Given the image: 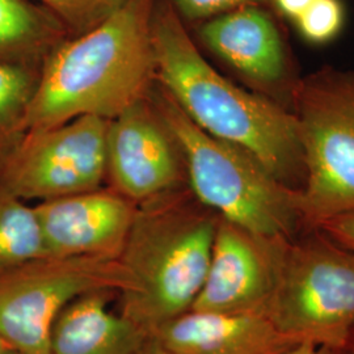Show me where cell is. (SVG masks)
I'll use <instances>...</instances> for the list:
<instances>
[{
  "label": "cell",
  "instance_id": "6da1fadb",
  "mask_svg": "<svg viewBox=\"0 0 354 354\" xmlns=\"http://www.w3.org/2000/svg\"><path fill=\"white\" fill-rule=\"evenodd\" d=\"M152 0H125L100 24L45 58L20 130L41 131L82 115L113 120L145 100L155 79Z\"/></svg>",
  "mask_w": 354,
  "mask_h": 354
},
{
  "label": "cell",
  "instance_id": "7a4b0ae2",
  "mask_svg": "<svg viewBox=\"0 0 354 354\" xmlns=\"http://www.w3.org/2000/svg\"><path fill=\"white\" fill-rule=\"evenodd\" d=\"M152 48L158 84L197 127L250 152L282 184L299 190L304 150L294 114L221 75L169 7L153 15Z\"/></svg>",
  "mask_w": 354,
  "mask_h": 354
},
{
  "label": "cell",
  "instance_id": "3957f363",
  "mask_svg": "<svg viewBox=\"0 0 354 354\" xmlns=\"http://www.w3.org/2000/svg\"><path fill=\"white\" fill-rule=\"evenodd\" d=\"M218 222L183 188L137 203L120 256L133 279L121 294V314L146 335L192 308L207 274Z\"/></svg>",
  "mask_w": 354,
  "mask_h": 354
},
{
  "label": "cell",
  "instance_id": "277c9868",
  "mask_svg": "<svg viewBox=\"0 0 354 354\" xmlns=\"http://www.w3.org/2000/svg\"><path fill=\"white\" fill-rule=\"evenodd\" d=\"M155 89L149 102L176 142L197 201L256 236L294 239L306 225L299 190L282 184L250 152L203 131L159 84Z\"/></svg>",
  "mask_w": 354,
  "mask_h": 354
},
{
  "label": "cell",
  "instance_id": "5b68a950",
  "mask_svg": "<svg viewBox=\"0 0 354 354\" xmlns=\"http://www.w3.org/2000/svg\"><path fill=\"white\" fill-rule=\"evenodd\" d=\"M315 230L282 243L266 317L297 344L345 351L354 333V252Z\"/></svg>",
  "mask_w": 354,
  "mask_h": 354
},
{
  "label": "cell",
  "instance_id": "8992f818",
  "mask_svg": "<svg viewBox=\"0 0 354 354\" xmlns=\"http://www.w3.org/2000/svg\"><path fill=\"white\" fill-rule=\"evenodd\" d=\"M133 279L120 259L42 256L0 266V337L17 352L50 354L64 308L93 291L127 292Z\"/></svg>",
  "mask_w": 354,
  "mask_h": 354
},
{
  "label": "cell",
  "instance_id": "52a82bcc",
  "mask_svg": "<svg viewBox=\"0 0 354 354\" xmlns=\"http://www.w3.org/2000/svg\"><path fill=\"white\" fill-rule=\"evenodd\" d=\"M304 150L299 209L314 227L354 212V76L322 73L294 91Z\"/></svg>",
  "mask_w": 354,
  "mask_h": 354
},
{
  "label": "cell",
  "instance_id": "ba28073f",
  "mask_svg": "<svg viewBox=\"0 0 354 354\" xmlns=\"http://www.w3.org/2000/svg\"><path fill=\"white\" fill-rule=\"evenodd\" d=\"M109 122L82 115L58 127L26 133L1 168L0 187L24 201L39 203L102 188Z\"/></svg>",
  "mask_w": 354,
  "mask_h": 354
},
{
  "label": "cell",
  "instance_id": "9c48e42d",
  "mask_svg": "<svg viewBox=\"0 0 354 354\" xmlns=\"http://www.w3.org/2000/svg\"><path fill=\"white\" fill-rule=\"evenodd\" d=\"M185 168L176 142L149 97L109 122L106 177L134 203L180 189Z\"/></svg>",
  "mask_w": 354,
  "mask_h": 354
},
{
  "label": "cell",
  "instance_id": "30bf717a",
  "mask_svg": "<svg viewBox=\"0 0 354 354\" xmlns=\"http://www.w3.org/2000/svg\"><path fill=\"white\" fill-rule=\"evenodd\" d=\"M286 239H266L219 218L207 274L190 310L266 315Z\"/></svg>",
  "mask_w": 354,
  "mask_h": 354
},
{
  "label": "cell",
  "instance_id": "8fae6325",
  "mask_svg": "<svg viewBox=\"0 0 354 354\" xmlns=\"http://www.w3.org/2000/svg\"><path fill=\"white\" fill-rule=\"evenodd\" d=\"M35 207L49 256L120 259L137 203L113 188H97Z\"/></svg>",
  "mask_w": 354,
  "mask_h": 354
},
{
  "label": "cell",
  "instance_id": "7c38bea8",
  "mask_svg": "<svg viewBox=\"0 0 354 354\" xmlns=\"http://www.w3.org/2000/svg\"><path fill=\"white\" fill-rule=\"evenodd\" d=\"M178 354H282L297 342L261 314L188 310L150 333Z\"/></svg>",
  "mask_w": 354,
  "mask_h": 354
},
{
  "label": "cell",
  "instance_id": "4fadbf2b",
  "mask_svg": "<svg viewBox=\"0 0 354 354\" xmlns=\"http://www.w3.org/2000/svg\"><path fill=\"white\" fill-rule=\"evenodd\" d=\"M200 36L215 55L259 86H276L286 75L285 46L279 28L257 4L210 19Z\"/></svg>",
  "mask_w": 354,
  "mask_h": 354
},
{
  "label": "cell",
  "instance_id": "5bb4252c",
  "mask_svg": "<svg viewBox=\"0 0 354 354\" xmlns=\"http://www.w3.org/2000/svg\"><path fill=\"white\" fill-rule=\"evenodd\" d=\"M112 291H93L68 304L57 319L50 354H140L146 333L108 308Z\"/></svg>",
  "mask_w": 354,
  "mask_h": 354
},
{
  "label": "cell",
  "instance_id": "9a60e30c",
  "mask_svg": "<svg viewBox=\"0 0 354 354\" xmlns=\"http://www.w3.org/2000/svg\"><path fill=\"white\" fill-rule=\"evenodd\" d=\"M61 23L26 0H0V57L38 54L58 36Z\"/></svg>",
  "mask_w": 354,
  "mask_h": 354
},
{
  "label": "cell",
  "instance_id": "2e32d148",
  "mask_svg": "<svg viewBox=\"0 0 354 354\" xmlns=\"http://www.w3.org/2000/svg\"><path fill=\"white\" fill-rule=\"evenodd\" d=\"M49 256L35 206L0 187V266Z\"/></svg>",
  "mask_w": 354,
  "mask_h": 354
},
{
  "label": "cell",
  "instance_id": "e0dca14e",
  "mask_svg": "<svg viewBox=\"0 0 354 354\" xmlns=\"http://www.w3.org/2000/svg\"><path fill=\"white\" fill-rule=\"evenodd\" d=\"M61 26L76 36L100 24L125 0H38Z\"/></svg>",
  "mask_w": 354,
  "mask_h": 354
},
{
  "label": "cell",
  "instance_id": "ac0fdd59",
  "mask_svg": "<svg viewBox=\"0 0 354 354\" xmlns=\"http://www.w3.org/2000/svg\"><path fill=\"white\" fill-rule=\"evenodd\" d=\"M36 82L26 67L0 62V125L15 121L20 127Z\"/></svg>",
  "mask_w": 354,
  "mask_h": 354
},
{
  "label": "cell",
  "instance_id": "d6986e66",
  "mask_svg": "<svg viewBox=\"0 0 354 354\" xmlns=\"http://www.w3.org/2000/svg\"><path fill=\"white\" fill-rule=\"evenodd\" d=\"M344 7L340 0H315L295 24L304 39L326 44L336 37L344 26Z\"/></svg>",
  "mask_w": 354,
  "mask_h": 354
},
{
  "label": "cell",
  "instance_id": "ffe728a7",
  "mask_svg": "<svg viewBox=\"0 0 354 354\" xmlns=\"http://www.w3.org/2000/svg\"><path fill=\"white\" fill-rule=\"evenodd\" d=\"M178 12L188 20L213 19L243 6L259 4L261 0H174Z\"/></svg>",
  "mask_w": 354,
  "mask_h": 354
},
{
  "label": "cell",
  "instance_id": "44dd1931",
  "mask_svg": "<svg viewBox=\"0 0 354 354\" xmlns=\"http://www.w3.org/2000/svg\"><path fill=\"white\" fill-rule=\"evenodd\" d=\"M313 228H317L329 239L354 252V212L330 216L317 222Z\"/></svg>",
  "mask_w": 354,
  "mask_h": 354
},
{
  "label": "cell",
  "instance_id": "7402d4cb",
  "mask_svg": "<svg viewBox=\"0 0 354 354\" xmlns=\"http://www.w3.org/2000/svg\"><path fill=\"white\" fill-rule=\"evenodd\" d=\"M315 0H273L274 6L283 16L297 20Z\"/></svg>",
  "mask_w": 354,
  "mask_h": 354
},
{
  "label": "cell",
  "instance_id": "603a6c76",
  "mask_svg": "<svg viewBox=\"0 0 354 354\" xmlns=\"http://www.w3.org/2000/svg\"><path fill=\"white\" fill-rule=\"evenodd\" d=\"M282 354H345V351L310 342H299L292 345Z\"/></svg>",
  "mask_w": 354,
  "mask_h": 354
},
{
  "label": "cell",
  "instance_id": "cb8c5ba5",
  "mask_svg": "<svg viewBox=\"0 0 354 354\" xmlns=\"http://www.w3.org/2000/svg\"><path fill=\"white\" fill-rule=\"evenodd\" d=\"M140 354H178L169 351L168 348H165V345H162L158 342L155 337H152L151 335H147L145 342L142 345Z\"/></svg>",
  "mask_w": 354,
  "mask_h": 354
},
{
  "label": "cell",
  "instance_id": "d4e9b609",
  "mask_svg": "<svg viewBox=\"0 0 354 354\" xmlns=\"http://www.w3.org/2000/svg\"><path fill=\"white\" fill-rule=\"evenodd\" d=\"M8 351H11V348L0 337V354H6Z\"/></svg>",
  "mask_w": 354,
  "mask_h": 354
},
{
  "label": "cell",
  "instance_id": "484cf974",
  "mask_svg": "<svg viewBox=\"0 0 354 354\" xmlns=\"http://www.w3.org/2000/svg\"><path fill=\"white\" fill-rule=\"evenodd\" d=\"M345 354H354V333L351 342L348 344V346H346V349H345Z\"/></svg>",
  "mask_w": 354,
  "mask_h": 354
},
{
  "label": "cell",
  "instance_id": "4316f807",
  "mask_svg": "<svg viewBox=\"0 0 354 354\" xmlns=\"http://www.w3.org/2000/svg\"><path fill=\"white\" fill-rule=\"evenodd\" d=\"M6 354H26V353H21V352H17V351H13V349H11V351H8L7 353Z\"/></svg>",
  "mask_w": 354,
  "mask_h": 354
}]
</instances>
